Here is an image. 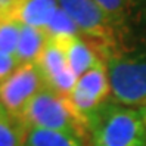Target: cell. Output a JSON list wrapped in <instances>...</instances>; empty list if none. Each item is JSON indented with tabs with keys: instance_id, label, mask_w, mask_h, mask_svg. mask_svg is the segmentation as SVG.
<instances>
[{
	"instance_id": "obj_12",
	"label": "cell",
	"mask_w": 146,
	"mask_h": 146,
	"mask_svg": "<svg viewBox=\"0 0 146 146\" xmlns=\"http://www.w3.org/2000/svg\"><path fill=\"white\" fill-rule=\"evenodd\" d=\"M43 31L46 33V36L49 38H53V40L68 37V36H81V33H80L78 27L75 25V22L61 7L56 9V12L50 18L47 25L43 28Z\"/></svg>"
},
{
	"instance_id": "obj_15",
	"label": "cell",
	"mask_w": 146,
	"mask_h": 146,
	"mask_svg": "<svg viewBox=\"0 0 146 146\" xmlns=\"http://www.w3.org/2000/svg\"><path fill=\"white\" fill-rule=\"evenodd\" d=\"M16 66H18V64L13 56L0 52V84L16 70Z\"/></svg>"
},
{
	"instance_id": "obj_1",
	"label": "cell",
	"mask_w": 146,
	"mask_h": 146,
	"mask_svg": "<svg viewBox=\"0 0 146 146\" xmlns=\"http://www.w3.org/2000/svg\"><path fill=\"white\" fill-rule=\"evenodd\" d=\"M90 146H146V124L140 109L109 98L87 117Z\"/></svg>"
},
{
	"instance_id": "obj_2",
	"label": "cell",
	"mask_w": 146,
	"mask_h": 146,
	"mask_svg": "<svg viewBox=\"0 0 146 146\" xmlns=\"http://www.w3.org/2000/svg\"><path fill=\"white\" fill-rule=\"evenodd\" d=\"M18 118L28 130L47 128L65 131L90 145L87 118L77 111L70 96H62L46 86L28 102Z\"/></svg>"
},
{
	"instance_id": "obj_10",
	"label": "cell",
	"mask_w": 146,
	"mask_h": 146,
	"mask_svg": "<svg viewBox=\"0 0 146 146\" xmlns=\"http://www.w3.org/2000/svg\"><path fill=\"white\" fill-rule=\"evenodd\" d=\"M22 146H90L74 134L47 128H30Z\"/></svg>"
},
{
	"instance_id": "obj_11",
	"label": "cell",
	"mask_w": 146,
	"mask_h": 146,
	"mask_svg": "<svg viewBox=\"0 0 146 146\" xmlns=\"http://www.w3.org/2000/svg\"><path fill=\"white\" fill-rule=\"evenodd\" d=\"M28 128L0 104V146H22Z\"/></svg>"
},
{
	"instance_id": "obj_13",
	"label": "cell",
	"mask_w": 146,
	"mask_h": 146,
	"mask_svg": "<svg viewBox=\"0 0 146 146\" xmlns=\"http://www.w3.org/2000/svg\"><path fill=\"white\" fill-rule=\"evenodd\" d=\"M22 24L11 19H0V52L15 58Z\"/></svg>"
},
{
	"instance_id": "obj_7",
	"label": "cell",
	"mask_w": 146,
	"mask_h": 146,
	"mask_svg": "<svg viewBox=\"0 0 146 146\" xmlns=\"http://www.w3.org/2000/svg\"><path fill=\"white\" fill-rule=\"evenodd\" d=\"M58 7L56 0H18L13 19L22 25L43 30Z\"/></svg>"
},
{
	"instance_id": "obj_4",
	"label": "cell",
	"mask_w": 146,
	"mask_h": 146,
	"mask_svg": "<svg viewBox=\"0 0 146 146\" xmlns=\"http://www.w3.org/2000/svg\"><path fill=\"white\" fill-rule=\"evenodd\" d=\"M44 86L43 75L36 64H21L0 84V104L18 117Z\"/></svg>"
},
{
	"instance_id": "obj_3",
	"label": "cell",
	"mask_w": 146,
	"mask_h": 146,
	"mask_svg": "<svg viewBox=\"0 0 146 146\" xmlns=\"http://www.w3.org/2000/svg\"><path fill=\"white\" fill-rule=\"evenodd\" d=\"M58 6L78 27L81 37L106 61L115 47V33L109 19L93 0H56Z\"/></svg>"
},
{
	"instance_id": "obj_8",
	"label": "cell",
	"mask_w": 146,
	"mask_h": 146,
	"mask_svg": "<svg viewBox=\"0 0 146 146\" xmlns=\"http://www.w3.org/2000/svg\"><path fill=\"white\" fill-rule=\"evenodd\" d=\"M49 41V37L41 28H34L30 25H22L19 40L15 52V61L21 64H36L41 56L43 50Z\"/></svg>"
},
{
	"instance_id": "obj_9",
	"label": "cell",
	"mask_w": 146,
	"mask_h": 146,
	"mask_svg": "<svg viewBox=\"0 0 146 146\" xmlns=\"http://www.w3.org/2000/svg\"><path fill=\"white\" fill-rule=\"evenodd\" d=\"M36 65L38 66L46 86H49L56 77H59L64 71H66L70 68L64 50L52 38H49L47 44L44 50H43L41 56L38 58V61L36 62Z\"/></svg>"
},
{
	"instance_id": "obj_5",
	"label": "cell",
	"mask_w": 146,
	"mask_h": 146,
	"mask_svg": "<svg viewBox=\"0 0 146 146\" xmlns=\"http://www.w3.org/2000/svg\"><path fill=\"white\" fill-rule=\"evenodd\" d=\"M111 98V81L106 64H100L78 77L70 99L80 114L87 118L98 106Z\"/></svg>"
},
{
	"instance_id": "obj_14",
	"label": "cell",
	"mask_w": 146,
	"mask_h": 146,
	"mask_svg": "<svg viewBox=\"0 0 146 146\" xmlns=\"http://www.w3.org/2000/svg\"><path fill=\"white\" fill-rule=\"evenodd\" d=\"M93 2L102 9L114 30L119 27V24L123 22L125 16L128 0H93Z\"/></svg>"
},
{
	"instance_id": "obj_16",
	"label": "cell",
	"mask_w": 146,
	"mask_h": 146,
	"mask_svg": "<svg viewBox=\"0 0 146 146\" xmlns=\"http://www.w3.org/2000/svg\"><path fill=\"white\" fill-rule=\"evenodd\" d=\"M140 112H142V115H143V119H145V124H146V105L140 108Z\"/></svg>"
},
{
	"instance_id": "obj_6",
	"label": "cell",
	"mask_w": 146,
	"mask_h": 146,
	"mask_svg": "<svg viewBox=\"0 0 146 146\" xmlns=\"http://www.w3.org/2000/svg\"><path fill=\"white\" fill-rule=\"evenodd\" d=\"M53 40V38H52ZM64 50L68 66L74 71L77 77H81L92 68L105 64L94 47L81 36H68L55 40Z\"/></svg>"
}]
</instances>
